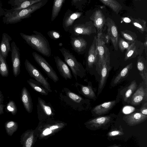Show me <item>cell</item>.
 I'll list each match as a JSON object with an SVG mask.
<instances>
[{"instance_id":"cell-1","label":"cell","mask_w":147,"mask_h":147,"mask_svg":"<svg viewBox=\"0 0 147 147\" xmlns=\"http://www.w3.org/2000/svg\"><path fill=\"white\" fill-rule=\"evenodd\" d=\"M34 34L28 35L23 33L20 34L26 43L33 49L47 57H50L51 50L49 42L46 37L40 32L33 31Z\"/></svg>"},{"instance_id":"cell-2","label":"cell","mask_w":147,"mask_h":147,"mask_svg":"<svg viewBox=\"0 0 147 147\" xmlns=\"http://www.w3.org/2000/svg\"><path fill=\"white\" fill-rule=\"evenodd\" d=\"M42 5V2H40L26 8L9 12L5 14L3 22L7 24L18 22L29 17L32 13L39 9Z\"/></svg>"},{"instance_id":"cell-3","label":"cell","mask_w":147,"mask_h":147,"mask_svg":"<svg viewBox=\"0 0 147 147\" xmlns=\"http://www.w3.org/2000/svg\"><path fill=\"white\" fill-rule=\"evenodd\" d=\"M65 61L69 67L75 79L78 76L82 78L86 75V70L81 63L77 61L75 56L68 50L62 47L59 49Z\"/></svg>"},{"instance_id":"cell-4","label":"cell","mask_w":147,"mask_h":147,"mask_svg":"<svg viewBox=\"0 0 147 147\" xmlns=\"http://www.w3.org/2000/svg\"><path fill=\"white\" fill-rule=\"evenodd\" d=\"M97 38V55L95 65L96 70L100 75L101 70L104 62L110 59V53L106 45L105 40L102 33H98Z\"/></svg>"},{"instance_id":"cell-5","label":"cell","mask_w":147,"mask_h":147,"mask_svg":"<svg viewBox=\"0 0 147 147\" xmlns=\"http://www.w3.org/2000/svg\"><path fill=\"white\" fill-rule=\"evenodd\" d=\"M40 124L35 131L36 136L43 138L55 133L62 129L65 124L61 122L52 121Z\"/></svg>"},{"instance_id":"cell-6","label":"cell","mask_w":147,"mask_h":147,"mask_svg":"<svg viewBox=\"0 0 147 147\" xmlns=\"http://www.w3.org/2000/svg\"><path fill=\"white\" fill-rule=\"evenodd\" d=\"M24 65L25 68L29 75L40 83L49 92H51L49 83L47 78H45L40 71L28 59H26Z\"/></svg>"},{"instance_id":"cell-7","label":"cell","mask_w":147,"mask_h":147,"mask_svg":"<svg viewBox=\"0 0 147 147\" xmlns=\"http://www.w3.org/2000/svg\"><path fill=\"white\" fill-rule=\"evenodd\" d=\"M32 55L35 61L46 73L48 77L55 82L59 80L56 72L47 61L42 56L36 52L32 53Z\"/></svg>"},{"instance_id":"cell-8","label":"cell","mask_w":147,"mask_h":147,"mask_svg":"<svg viewBox=\"0 0 147 147\" xmlns=\"http://www.w3.org/2000/svg\"><path fill=\"white\" fill-rule=\"evenodd\" d=\"M106 25L107 27V34L105 36L107 42L110 40L115 50L118 49V33L117 28L114 21L109 18L106 19Z\"/></svg>"},{"instance_id":"cell-9","label":"cell","mask_w":147,"mask_h":147,"mask_svg":"<svg viewBox=\"0 0 147 147\" xmlns=\"http://www.w3.org/2000/svg\"><path fill=\"white\" fill-rule=\"evenodd\" d=\"M11 61L13 75L16 77L20 72L21 65L20 50L14 41L11 44Z\"/></svg>"},{"instance_id":"cell-10","label":"cell","mask_w":147,"mask_h":147,"mask_svg":"<svg viewBox=\"0 0 147 147\" xmlns=\"http://www.w3.org/2000/svg\"><path fill=\"white\" fill-rule=\"evenodd\" d=\"M70 33L73 36L80 35L90 36L96 33V30L93 23L91 22L85 24H80L75 25Z\"/></svg>"},{"instance_id":"cell-11","label":"cell","mask_w":147,"mask_h":147,"mask_svg":"<svg viewBox=\"0 0 147 147\" xmlns=\"http://www.w3.org/2000/svg\"><path fill=\"white\" fill-rule=\"evenodd\" d=\"M144 43L136 40L131 44L125 53L124 60L127 61L141 55L144 50Z\"/></svg>"},{"instance_id":"cell-12","label":"cell","mask_w":147,"mask_h":147,"mask_svg":"<svg viewBox=\"0 0 147 147\" xmlns=\"http://www.w3.org/2000/svg\"><path fill=\"white\" fill-rule=\"evenodd\" d=\"M93 24L97 30L98 33H102L104 28L106 24V20L102 12L100 10H96L90 18Z\"/></svg>"},{"instance_id":"cell-13","label":"cell","mask_w":147,"mask_h":147,"mask_svg":"<svg viewBox=\"0 0 147 147\" xmlns=\"http://www.w3.org/2000/svg\"><path fill=\"white\" fill-rule=\"evenodd\" d=\"M57 68L61 76L65 80L71 79L72 76L71 70L67 64L59 56L54 57Z\"/></svg>"},{"instance_id":"cell-14","label":"cell","mask_w":147,"mask_h":147,"mask_svg":"<svg viewBox=\"0 0 147 147\" xmlns=\"http://www.w3.org/2000/svg\"><path fill=\"white\" fill-rule=\"evenodd\" d=\"M97 55V38L95 36L88 52L86 59L87 67L92 68L96 63Z\"/></svg>"},{"instance_id":"cell-15","label":"cell","mask_w":147,"mask_h":147,"mask_svg":"<svg viewBox=\"0 0 147 147\" xmlns=\"http://www.w3.org/2000/svg\"><path fill=\"white\" fill-rule=\"evenodd\" d=\"M70 43L73 50L79 54H82L86 50L87 44L86 40L80 36H70Z\"/></svg>"},{"instance_id":"cell-16","label":"cell","mask_w":147,"mask_h":147,"mask_svg":"<svg viewBox=\"0 0 147 147\" xmlns=\"http://www.w3.org/2000/svg\"><path fill=\"white\" fill-rule=\"evenodd\" d=\"M36 135L35 131L32 130H28L24 133L20 141L23 147H32L36 141Z\"/></svg>"},{"instance_id":"cell-17","label":"cell","mask_w":147,"mask_h":147,"mask_svg":"<svg viewBox=\"0 0 147 147\" xmlns=\"http://www.w3.org/2000/svg\"><path fill=\"white\" fill-rule=\"evenodd\" d=\"M12 38L7 34H3L0 44V50L3 57L6 59L9 52H11L10 42Z\"/></svg>"},{"instance_id":"cell-18","label":"cell","mask_w":147,"mask_h":147,"mask_svg":"<svg viewBox=\"0 0 147 147\" xmlns=\"http://www.w3.org/2000/svg\"><path fill=\"white\" fill-rule=\"evenodd\" d=\"M147 118V115L137 112L127 115L125 117L126 122L131 126L140 124L146 120Z\"/></svg>"},{"instance_id":"cell-19","label":"cell","mask_w":147,"mask_h":147,"mask_svg":"<svg viewBox=\"0 0 147 147\" xmlns=\"http://www.w3.org/2000/svg\"><path fill=\"white\" fill-rule=\"evenodd\" d=\"M137 66L140 75L147 86V61L143 56L140 55L138 57Z\"/></svg>"},{"instance_id":"cell-20","label":"cell","mask_w":147,"mask_h":147,"mask_svg":"<svg viewBox=\"0 0 147 147\" xmlns=\"http://www.w3.org/2000/svg\"><path fill=\"white\" fill-rule=\"evenodd\" d=\"M111 68L110 59H109L104 62L101 70L100 75V78L98 85V91L102 90L105 86Z\"/></svg>"},{"instance_id":"cell-21","label":"cell","mask_w":147,"mask_h":147,"mask_svg":"<svg viewBox=\"0 0 147 147\" xmlns=\"http://www.w3.org/2000/svg\"><path fill=\"white\" fill-rule=\"evenodd\" d=\"M21 100L26 110L29 113H31L33 109L32 100L29 92L25 87L22 90Z\"/></svg>"},{"instance_id":"cell-22","label":"cell","mask_w":147,"mask_h":147,"mask_svg":"<svg viewBox=\"0 0 147 147\" xmlns=\"http://www.w3.org/2000/svg\"><path fill=\"white\" fill-rule=\"evenodd\" d=\"M146 96V88L145 89L143 86L139 87L133 95L131 104L134 105H139Z\"/></svg>"},{"instance_id":"cell-23","label":"cell","mask_w":147,"mask_h":147,"mask_svg":"<svg viewBox=\"0 0 147 147\" xmlns=\"http://www.w3.org/2000/svg\"><path fill=\"white\" fill-rule=\"evenodd\" d=\"M115 100L106 102L97 105L93 109V111L98 115H100L106 113L115 105Z\"/></svg>"},{"instance_id":"cell-24","label":"cell","mask_w":147,"mask_h":147,"mask_svg":"<svg viewBox=\"0 0 147 147\" xmlns=\"http://www.w3.org/2000/svg\"><path fill=\"white\" fill-rule=\"evenodd\" d=\"M42 0H14L15 4L17 6L13 11L19 10L26 8L31 5L40 2Z\"/></svg>"},{"instance_id":"cell-25","label":"cell","mask_w":147,"mask_h":147,"mask_svg":"<svg viewBox=\"0 0 147 147\" xmlns=\"http://www.w3.org/2000/svg\"><path fill=\"white\" fill-rule=\"evenodd\" d=\"M110 119L109 116L98 117L89 121L87 123L92 127H98L106 124L110 121Z\"/></svg>"},{"instance_id":"cell-26","label":"cell","mask_w":147,"mask_h":147,"mask_svg":"<svg viewBox=\"0 0 147 147\" xmlns=\"http://www.w3.org/2000/svg\"><path fill=\"white\" fill-rule=\"evenodd\" d=\"M27 82L29 85L36 91L43 95H48L49 91L36 80L30 79L27 80Z\"/></svg>"},{"instance_id":"cell-27","label":"cell","mask_w":147,"mask_h":147,"mask_svg":"<svg viewBox=\"0 0 147 147\" xmlns=\"http://www.w3.org/2000/svg\"><path fill=\"white\" fill-rule=\"evenodd\" d=\"M132 67L133 64L132 63H131L123 68L114 79L113 82V84H116L122 79L127 77Z\"/></svg>"},{"instance_id":"cell-28","label":"cell","mask_w":147,"mask_h":147,"mask_svg":"<svg viewBox=\"0 0 147 147\" xmlns=\"http://www.w3.org/2000/svg\"><path fill=\"white\" fill-rule=\"evenodd\" d=\"M81 15V13L80 12L74 13L66 18L63 24V26L65 30L68 31L75 20L79 18Z\"/></svg>"},{"instance_id":"cell-29","label":"cell","mask_w":147,"mask_h":147,"mask_svg":"<svg viewBox=\"0 0 147 147\" xmlns=\"http://www.w3.org/2000/svg\"><path fill=\"white\" fill-rule=\"evenodd\" d=\"M105 5L108 6L117 14L121 9V4L116 0H100Z\"/></svg>"},{"instance_id":"cell-30","label":"cell","mask_w":147,"mask_h":147,"mask_svg":"<svg viewBox=\"0 0 147 147\" xmlns=\"http://www.w3.org/2000/svg\"><path fill=\"white\" fill-rule=\"evenodd\" d=\"M9 74L8 65L0 50V74L3 77H7Z\"/></svg>"},{"instance_id":"cell-31","label":"cell","mask_w":147,"mask_h":147,"mask_svg":"<svg viewBox=\"0 0 147 147\" xmlns=\"http://www.w3.org/2000/svg\"><path fill=\"white\" fill-rule=\"evenodd\" d=\"M131 21L133 25L140 32L143 33L147 31L146 23L145 20L139 18H132Z\"/></svg>"},{"instance_id":"cell-32","label":"cell","mask_w":147,"mask_h":147,"mask_svg":"<svg viewBox=\"0 0 147 147\" xmlns=\"http://www.w3.org/2000/svg\"><path fill=\"white\" fill-rule=\"evenodd\" d=\"M18 127V123L12 121H7L5 124L6 132L8 135L10 136H11L17 130Z\"/></svg>"},{"instance_id":"cell-33","label":"cell","mask_w":147,"mask_h":147,"mask_svg":"<svg viewBox=\"0 0 147 147\" xmlns=\"http://www.w3.org/2000/svg\"><path fill=\"white\" fill-rule=\"evenodd\" d=\"M65 0H54L52 11L51 20L53 21L58 15Z\"/></svg>"},{"instance_id":"cell-34","label":"cell","mask_w":147,"mask_h":147,"mask_svg":"<svg viewBox=\"0 0 147 147\" xmlns=\"http://www.w3.org/2000/svg\"><path fill=\"white\" fill-rule=\"evenodd\" d=\"M38 102L43 112L47 116L53 115L51 107L40 98H38Z\"/></svg>"},{"instance_id":"cell-35","label":"cell","mask_w":147,"mask_h":147,"mask_svg":"<svg viewBox=\"0 0 147 147\" xmlns=\"http://www.w3.org/2000/svg\"><path fill=\"white\" fill-rule=\"evenodd\" d=\"M121 33L122 36L126 41L131 43L135 41L137 37L135 33L127 30L121 31Z\"/></svg>"},{"instance_id":"cell-36","label":"cell","mask_w":147,"mask_h":147,"mask_svg":"<svg viewBox=\"0 0 147 147\" xmlns=\"http://www.w3.org/2000/svg\"><path fill=\"white\" fill-rule=\"evenodd\" d=\"M137 84L136 80L132 81L127 88L125 92L124 98V100L126 101L130 97L137 87Z\"/></svg>"},{"instance_id":"cell-37","label":"cell","mask_w":147,"mask_h":147,"mask_svg":"<svg viewBox=\"0 0 147 147\" xmlns=\"http://www.w3.org/2000/svg\"><path fill=\"white\" fill-rule=\"evenodd\" d=\"M78 84L80 87L82 92L84 95L92 98L95 96V94L90 86H85Z\"/></svg>"},{"instance_id":"cell-38","label":"cell","mask_w":147,"mask_h":147,"mask_svg":"<svg viewBox=\"0 0 147 147\" xmlns=\"http://www.w3.org/2000/svg\"><path fill=\"white\" fill-rule=\"evenodd\" d=\"M131 43L122 38H118V47L122 52H123L125 50H127L129 47Z\"/></svg>"},{"instance_id":"cell-39","label":"cell","mask_w":147,"mask_h":147,"mask_svg":"<svg viewBox=\"0 0 147 147\" xmlns=\"http://www.w3.org/2000/svg\"><path fill=\"white\" fill-rule=\"evenodd\" d=\"M6 109L7 111L13 115H15L17 112V107L13 101L10 100L7 105Z\"/></svg>"},{"instance_id":"cell-40","label":"cell","mask_w":147,"mask_h":147,"mask_svg":"<svg viewBox=\"0 0 147 147\" xmlns=\"http://www.w3.org/2000/svg\"><path fill=\"white\" fill-rule=\"evenodd\" d=\"M67 93L69 98L76 103H80L82 100V98L80 96L70 91H68Z\"/></svg>"},{"instance_id":"cell-41","label":"cell","mask_w":147,"mask_h":147,"mask_svg":"<svg viewBox=\"0 0 147 147\" xmlns=\"http://www.w3.org/2000/svg\"><path fill=\"white\" fill-rule=\"evenodd\" d=\"M47 34L51 39L54 40H57L60 38L61 37L60 33L55 30L49 31L48 32Z\"/></svg>"},{"instance_id":"cell-42","label":"cell","mask_w":147,"mask_h":147,"mask_svg":"<svg viewBox=\"0 0 147 147\" xmlns=\"http://www.w3.org/2000/svg\"><path fill=\"white\" fill-rule=\"evenodd\" d=\"M124 133L119 130H115L110 131L108 136L110 137L115 136L123 135Z\"/></svg>"},{"instance_id":"cell-43","label":"cell","mask_w":147,"mask_h":147,"mask_svg":"<svg viewBox=\"0 0 147 147\" xmlns=\"http://www.w3.org/2000/svg\"><path fill=\"white\" fill-rule=\"evenodd\" d=\"M134 108L130 106H126L123 109V111L125 113L128 114L134 110Z\"/></svg>"},{"instance_id":"cell-44","label":"cell","mask_w":147,"mask_h":147,"mask_svg":"<svg viewBox=\"0 0 147 147\" xmlns=\"http://www.w3.org/2000/svg\"><path fill=\"white\" fill-rule=\"evenodd\" d=\"M140 112L143 114L147 115V103L146 102L141 108Z\"/></svg>"},{"instance_id":"cell-45","label":"cell","mask_w":147,"mask_h":147,"mask_svg":"<svg viewBox=\"0 0 147 147\" xmlns=\"http://www.w3.org/2000/svg\"><path fill=\"white\" fill-rule=\"evenodd\" d=\"M144 49L145 50L146 55V57L147 54V37L146 36L145 37V39L144 43Z\"/></svg>"},{"instance_id":"cell-46","label":"cell","mask_w":147,"mask_h":147,"mask_svg":"<svg viewBox=\"0 0 147 147\" xmlns=\"http://www.w3.org/2000/svg\"><path fill=\"white\" fill-rule=\"evenodd\" d=\"M123 20L126 23H130L131 21V20L127 17L123 18Z\"/></svg>"},{"instance_id":"cell-47","label":"cell","mask_w":147,"mask_h":147,"mask_svg":"<svg viewBox=\"0 0 147 147\" xmlns=\"http://www.w3.org/2000/svg\"><path fill=\"white\" fill-rule=\"evenodd\" d=\"M3 105L0 103V115L3 113Z\"/></svg>"},{"instance_id":"cell-48","label":"cell","mask_w":147,"mask_h":147,"mask_svg":"<svg viewBox=\"0 0 147 147\" xmlns=\"http://www.w3.org/2000/svg\"><path fill=\"white\" fill-rule=\"evenodd\" d=\"M81 0H72V1L74 3H76L79 2Z\"/></svg>"},{"instance_id":"cell-49","label":"cell","mask_w":147,"mask_h":147,"mask_svg":"<svg viewBox=\"0 0 147 147\" xmlns=\"http://www.w3.org/2000/svg\"><path fill=\"white\" fill-rule=\"evenodd\" d=\"M135 0L136 1V0Z\"/></svg>"},{"instance_id":"cell-50","label":"cell","mask_w":147,"mask_h":147,"mask_svg":"<svg viewBox=\"0 0 147 147\" xmlns=\"http://www.w3.org/2000/svg\"><path fill=\"white\" fill-rule=\"evenodd\" d=\"M1 10V9H0V10Z\"/></svg>"}]
</instances>
